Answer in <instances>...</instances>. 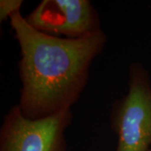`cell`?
<instances>
[{
    "mask_svg": "<svg viewBox=\"0 0 151 151\" xmlns=\"http://www.w3.org/2000/svg\"><path fill=\"white\" fill-rule=\"evenodd\" d=\"M25 19L40 32L71 39L102 29L98 14L89 0H42Z\"/></svg>",
    "mask_w": 151,
    "mask_h": 151,
    "instance_id": "4",
    "label": "cell"
},
{
    "mask_svg": "<svg viewBox=\"0 0 151 151\" xmlns=\"http://www.w3.org/2000/svg\"><path fill=\"white\" fill-rule=\"evenodd\" d=\"M71 109L40 119H29L19 105L13 106L0 129V151H65V132Z\"/></svg>",
    "mask_w": 151,
    "mask_h": 151,
    "instance_id": "3",
    "label": "cell"
},
{
    "mask_svg": "<svg viewBox=\"0 0 151 151\" xmlns=\"http://www.w3.org/2000/svg\"><path fill=\"white\" fill-rule=\"evenodd\" d=\"M20 47L19 102L23 115L40 119L70 110L83 92L93 60L107 42L103 29L77 39L40 32L20 11L9 19Z\"/></svg>",
    "mask_w": 151,
    "mask_h": 151,
    "instance_id": "1",
    "label": "cell"
},
{
    "mask_svg": "<svg viewBox=\"0 0 151 151\" xmlns=\"http://www.w3.org/2000/svg\"><path fill=\"white\" fill-rule=\"evenodd\" d=\"M111 128L118 136L115 151H149L151 148V82L145 66L130 65L129 90L113 104Z\"/></svg>",
    "mask_w": 151,
    "mask_h": 151,
    "instance_id": "2",
    "label": "cell"
},
{
    "mask_svg": "<svg viewBox=\"0 0 151 151\" xmlns=\"http://www.w3.org/2000/svg\"><path fill=\"white\" fill-rule=\"evenodd\" d=\"M149 151H151V148H150V150H149Z\"/></svg>",
    "mask_w": 151,
    "mask_h": 151,
    "instance_id": "6",
    "label": "cell"
},
{
    "mask_svg": "<svg viewBox=\"0 0 151 151\" xmlns=\"http://www.w3.org/2000/svg\"><path fill=\"white\" fill-rule=\"evenodd\" d=\"M23 0H1L0 1V21H4L20 11Z\"/></svg>",
    "mask_w": 151,
    "mask_h": 151,
    "instance_id": "5",
    "label": "cell"
}]
</instances>
